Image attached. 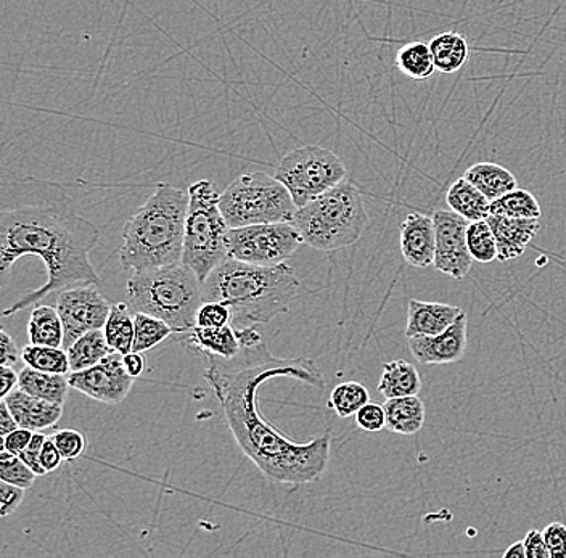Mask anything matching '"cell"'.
Returning a JSON list of instances; mask_svg holds the SVG:
<instances>
[{"label":"cell","instance_id":"e0dca14e","mask_svg":"<svg viewBox=\"0 0 566 558\" xmlns=\"http://www.w3.org/2000/svg\"><path fill=\"white\" fill-rule=\"evenodd\" d=\"M7 406L19 427L31 431L47 430L55 427L63 416V405L45 401L36 396L28 395L23 389H13L6 396Z\"/></svg>","mask_w":566,"mask_h":558},{"label":"cell","instance_id":"ac0fdd59","mask_svg":"<svg viewBox=\"0 0 566 558\" xmlns=\"http://www.w3.org/2000/svg\"><path fill=\"white\" fill-rule=\"evenodd\" d=\"M463 314L462 309L445 303H425L410 300L407 308L406 336L439 335L451 328L453 322Z\"/></svg>","mask_w":566,"mask_h":558},{"label":"cell","instance_id":"d6986e66","mask_svg":"<svg viewBox=\"0 0 566 558\" xmlns=\"http://www.w3.org/2000/svg\"><path fill=\"white\" fill-rule=\"evenodd\" d=\"M184 342L193 350L203 353V356L210 354V356L223 357V360H234L242 351L237 332L232 324L217 329L195 325L190 332L184 333Z\"/></svg>","mask_w":566,"mask_h":558},{"label":"cell","instance_id":"277c9868","mask_svg":"<svg viewBox=\"0 0 566 558\" xmlns=\"http://www.w3.org/2000/svg\"><path fill=\"white\" fill-rule=\"evenodd\" d=\"M189 192L160 182L126 223L119 250L122 269L146 272L182 262Z\"/></svg>","mask_w":566,"mask_h":558},{"label":"cell","instance_id":"836d02e7","mask_svg":"<svg viewBox=\"0 0 566 558\" xmlns=\"http://www.w3.org/2000/svg\"><path fill=\"white\" fill-rule=\"evenodd\" d=\"M467 245L474 261L490 265L498 259V242L487 219L474 221L467 229Z\"/></svg>","mask_w":566,"mask_h":558},{"label":"cell","instance_id":"f907efd6","mask_svg":"<svg viewBox=\"0 0 566 558\" xmlns=\"http://www.w3.org/2000/svg\"><path fill=\"white\" fill-rule=\"evenodd\" d=\"M504 558H526L525 543L523 540L513 543L509 549H505Z\"/></svg>","mask_w":566,"mask_h":558},{"label":"cell","instance_id":"8992f818","mask_svg":"<svg viewBox=\"0 0 566 558\" xmlns=\"http://www.w3.org/2000/svg\"><path fill=\"white\" fill-rule=\"evenodd\" d=\"M291 224L309 247L333 251L356 244L367 227L369 216L361 191L346 179L298 208Z\"/></svg>","mask_w":566,"mask_h":558},{"label":"cell","instance_id":"b9f144b4","mask_svg":"<svg viewBox=\"0 0 566 558\" xmlns=\"http://www.w3.org/2000/svg\"><path fill=\"white\" fill-rule=\"evenodd\" d=\"M33 434L34 431L28 430V428H17L12 433L2 438V451H9L12 452V454L20 455L21 452L28 448V444H30Z\"/></svg>","mask_w":566,"mask_h":558},{"label":"cell","instance_id":"e575fe53","mask_svg":"<svg viewBox=\"0 0 566 558\" xmlns=\"http://www.w3.org/2000/svg\"><path fill=\"white\" fill-rule=\"evenodd\" d=\"M38 475L30 465L9 451H0V480L15 486L30 490L36 482Z\"/></svg>","mask_w":566,"mask_h":558},{"label":"cell","instance_id":"ee69618b","mask_svg":"<svg viewBox=\"0 0 566 558\" xmlns=\"http://www.w3.org/2000/svg\"><path fill=\"white\" fill-rule=\"evenodd\" d=\"M0 366H15L21 360V351L6 330L0 332Z\"/></svg>","mask_w":566,"mask_h":558},{"label":"cell","instance_id":"52a82bcc","mask_svg":"<svg viewBox=\"0 0 566 558\" xmlns=\"http://www.w3.org/2000/svg\"><path fill=\"white\" fill-rule=\"evenodd\" d=\"M182 265L196 273L202 283L221 262L228 258L226 217L221 212V193L209 179L189 187Z\"/></svg>","mask_w":566,"mask_h":558},{"label":"cell","instance_id":"44dd1931","mask_svg":"<svg viewBox=\"0 0 566 558\" xmlns=\"http://www.w3.org/2000/svg\"><path fill=\"white\" fill-rule=\"evenodd\" d=\"M383 406L386 410V428L393 433L416 434L424 428L427 410L418 395L386 399Z\"/></svg>","mask_w":566,"mask_h":558},{"label":"cell","instance_id":"5bb4252c","mask_svg":"<svg viewBox=\"0 0 566 558\" xmlns=\"http://www.w3.org/2000/svg\"><path fill=\"white\" fill-rule=\"evenodd\" d=\"M467 319L466 312L456 322L439 333V335L413 336L409 350L418 363L425 366H445L462 360L467 351Z\"/></svg>","mask_w":566,"mask_h":558},{"label":"cell","instance_id":"484cf974","mask_svg":"<svg viewBox=\"0 0 566 558\" xmlns=\"http://www.w3.org/2000/svg\"><path fill=\"white\" fill-rule=\"evenodd\" d=\"M28 335L33 345L63 347L65 330H63L58 309L34 304L30 324H28Z\"/></svg>","mask_w":566,"mask_h":558},{"label":"cell","instance_id":"ab89813d","mask_svg":"<svg viewBox=\"0 0 566 558\" xmlns=\"http://www.w3.org/2000/svg\"><path fill=\"white\" fill-rule=\"evenodd\" d=\"M24 496H26V490H23V487L7 482L0 483V502H2L0 514H2V517H9L10 514H13L20 507Z\"/></svg>","mask_w":566,"mask_h":558},{"label":"cell","instance_id":"681fc988","mask_svg":"<svg viewBox=\"0 0 566 558\" xmlns=\"http://www.w3.org/2000/svg\"><path fill=\"white\" fill-rule=\"evenodd\" d=\"M235 332H237V339L242 347H256L265 343L261 333L256 328L235 329Z\"/></svg>","mask_w":566,"mask_h":558},{"label":"cell","instance_id":"8d00e7d4","mask_svg":"<svg viewBox=\"0 0 566 558\" xmlns=\"http://www.w3.org/2000/svg\"><path fill=\"white\" fill-rule=\"evenodd\" d=\"M51 438L57 446L58 451L62 452L65 461H75V459L81 458L87 446L86 437L81 431L72 430V428L55 431Z\"/></svg>","mask_w":566,"mask_h":558},{"label":"cell","instance_id":"7c38bea8","mask_svg":"<svg viewBox=\"0 0 566 558\" xmlns=\"http://www.w3.org/2000/svg\"><path fill=\"white\" fill-rule=\"evenodd\" d=\"M70 386L104 405H119L128 398L136 378L125 367V354L114 351L97 366L70 372Z\"/></svg>","mask_w":566,"mask_h":558},{"label":"cell","instance_id":"7a4b0ae2","mask_svg":"<svg viewBox=\"0 0 566 558\" xmlns=\"http://www.w3.org/2000/svg\"><path fill=\"white\" fill-rule=\"evenodd\" d=\"M100 232L57 189L12 191L0 210V272L6 277L23 256H38L47 270V282L3 311V318L39 304L51 293L77 286L100 287L90 262Z\"/></svg>","mask_w":566,"mask_h":558},{"label":"cell","instance_id":"f1b7e54d","mask_svg":"<svg viewBox=\"0 0 566 558\" xmlns=\"http://www.w3.org/2000/svg\"><path fill=\"white\" fill-rule=\"evenodd\" d=\"M134 312L128 303H114L104 332L111 350L131 353L134 346Z\"/></svg>","mask_w":566,"mask_h":558},{"label":"cell","instance_id":"2e32d148","mask_svg":"<svg viewBox=\"0 0 566 558\" xmlns=\"http://www.w3.org/2000/svg\"><path fill=\"white\" fill-rule=\"evenodd\" d=\"M495 242H498V261L509 262L525 253L526 247L541 229L540 219L509 217L501 214L488 216Z\"/></svg>","mask_w":566,"mask_h":558},{"label":"cell","instance_id":"f35d334b","mask_svg":"<svg viewBox=\"0 0 566 558\" xmlns=\"http://www.w3.org/2000/svg\"><path fill=\"white\" fill-rule=\"evenodd\" d=\"M543 533L551 558H566V526L564 523H551Z\"/></svg>","mask_w":566,"mask_h":558},{"label":"cell","instance_id":"603a6c76","mask_svg":"<svg viewBox=\"0 0 566 558\" xmlns=\"http://www.w3.org/2000/svg\"><path fill=\"white\" fill-rule=\"evenodd\" d=\"M463 178L469 179L490 202L501 198L505 193L515 191L519 185L515 175L510 173L508 168L499 167L495 163L473 164L466 171Z\"/></svg>","mask_w":566,"mask_h":558},{"label":"cell","instance_id":"9a60e30c","mask_svg":"<svg viewBox=\"0 0 566 558\" xmlns=\"http://www.w3.org/2000/svg\"><path fill=\"white\" fill-rule=\"evenodd\" d=\"M436 235L434 216L410 213L401 224V253L407 265L430 268L435 265Z\"/></svg>","mask_w":566,"mask_h":558},{"label":"cell","instance_id":"60d3db41","mask_svg":"<svg viewBox=\"0 0 566 558\" xmlns=\"http://www.w3.org/2000/svg\"><path fill=\"white\" fill-rule=\"evenodd\" d=\"M47 438L49 437H45L42 431H34L30 444H28V448L24 449V451L20 454V458L23 459V461L26 462L31 469H33V472L36 473L38 476L47 475L41 465L42 446H44L45 441H47Z\"/></svg>","mask_w":566,"mask_h":558},{"label":"cell","instance_id":"6da1fadb","mask_svg":"<svg viewBox=\"0 0 566 558\" xmlns=\"http://www.w3.org/2000/svg\"><path fill=\"white\" fill-rule=\"evenodd\" d=\"M206 382L223 407L235 443L266 480L282 484H308L321 479L330 461L332 434L295 443L267 422L259 410V388L273 378H293L312 388H325L321 368L305 357H276L265 343L242 347L234 360L205 354Z\"/></svg>","mask_w":566,"mask_h":558},{"label":"cell","instance_id":"7bdbcfd3","mask_svg":"<svg viewBox=\"0 0 566 558\" xmlns=\"http://www.w3.org/2000/svg\"><path fill=\"white\" fill-rule=\"evenodd\" d=\"M523 543H525L526 558H551L544 533L540 529H531Z\"/></svg>","mask_w":566,"mask_h":558},{"label":"cell","instance_id":"4dcf8cb0","mask_svg":"<svg viewBox=\"0 0 566 558\" xmlns=\"http://www.w3.org/2000/svg\"><path fill=\"white\" fill-rule=\"evenodd\" d=\"M21 360L26 366L38 368L51 374L68 375L72 372L70 367L68 353L63 347L33 345L21 350Z\"/></svg>","mask_w":566,"mask_h":558},{"label":"cell","instance_id":"d590c367","mask_svg":"<svg viewBox=\"0 0 566 558\" xmlns=\"http://www.w3.org/2000/svg\"><path fill=\"white\" fill-rule=\"evenodd\" d=\"M228 324H232V312L226 304L220 303V301H203L196 312L195 325L217 329Z\"/></svg>","mask_w":566,"mask_h":558},{"label":"cell","instance_id":"c3c4849f","mask_svg":"<svg viewBox=\"0 0 566 558\" xmlns=\"http://www.w3.org/2000/svg\"><path fill=\"white\" fill-rule=\"evenodd\" d=\"M17 428H20L19 423L13 419L6 399H2V401H0V437H7V434L12 433Z\"/></svg>","mask_w":566,"mask_h":558},{"label":"cell","instance_id":"bcb514c9","mask_svg":"<svg viewBox=\"0 0 566 558\" xmlns=\"http://www.w3.org/2000/svg\"><path fill=\"white\" fill-rule=\"evenodd\" d=\"M20 372H15L12 366H0V380H2V391L0 396L6 398L19 386Z\"/></svg>","mask_w":566,"mask_h":558},{"label":"cell","instance_id":"7dc6e473","mask_svg":"<svg viewBox=\"0 0 566 558\" xmlns=\"http://www.w3.org/2000/svg\"><path fill=\"white\" fill-rule=\"evenodd\" d=\"M146 356L143 353H137V351H131V353L125 354V367L128 371L129 375H132L134 378L140 377L146 371Z\"/></svg>","mask_w":566,"mask_h":558},{"label":"cell","instance_id":"ffe728a7","mask_svg":"<svg viewBox=\"0 0 566 558\" xmlns=\"http://www.w3.org/2000/svg\"><path fill=\"white\" fill-rule=\"evenodd\" d=\"M28 395L45 399V401L65 405L68 398L70 386L68 375L51 374V372L38 371L30 366H24L20 371L19 386Z\"/></svg>","mask_w":566,"mask_h":558},{"label":"cell","instance_id":"1f68e13d","mask_svg":"<svg viewBox=\"0 0 566 558\" xmlns=\"http://www.w3.org/2000/svg\"><path fill=\"white\" fill-rule=\"evenodd\" d=\"M490 212L491 214H501V216L526 217V219H540L543 214L536 196L519 187L491 202Z\"/></svg>","mask_w":566,"mask_h":558},{"label":"cell","instance_id":"7402d4cb","mask_svg":"<svg viewBox=\"0 0 566 558\" xmlns=\"http://www.w3.org/2000/svg\"><path fill=\"white\" fill-rule=\"evenodd\" d=\"M449 208L459 213L470 223L474 221L488 219L491 212V202L469 181V179L460 178L449 187L446 195Z\"/></svg>","mask_w":566,"mask_h":558},{"label":"cell","instance_id":"d4e9b609","mask_svg":"<svg viewBox=\"0 0 566 558\" xmlns=\"http://www.w3.org/2000/svg\"><path fill=\"white\" fill-rule=\"evenodd\" d=\"M421 389V378L417 367L404 360L392 361L385 364L378 391L386 399L403 398V396L418 395Z\"/></svg>","mask_w":566,"mask_h":558},{"label":"cell","instance_id":"30bf717a","mask_svg":"<svg viewBox=\"0 0 566 558\" xmlns=\"http://www.w3.org/2000/svg\"><path fill=\"white\" fill-rule=\"evenodd\" d=\"M305 244L291 223L255 224L228 230V258L258 266L288 261Z\"/></svg>","mask_w":566,"mask_h":558},{"label":"cell","instance_id":"4316f807","mask_svg":"<svg viewBox=\"0 0 566 558\" xmlns=\"http://www.w3.org/2000/svg\"><path fill=\"white\" fill-rule=\"evenodd\" d=\"M66 353H68L72 372H79L97 366L108 354L114 353V350L108 345L104 329H100L84 333L83 336H79V339L66 350Z\"/></svg>","mask_w":566,"mask_h":558},{"label":"cell","instance_id":"74e56055","mask_svg":"<svg viewBox=\"0 0 566 558\" xmlns=\"http://www.w3.org/2000/svg\"><path fill=\"white\" fill-rule=\"evenodd\" d=\"M354 419H356L357 427L361 430L369 431V433H377V431L386 428L385 406L369 401L367 405L362 406L357 410Z\"/></svg>","mask_w":566,"mask_h":558},{"label":"cell","instance_id":"f6af8a7d","mask_svg":"<svg viewBox=\"0 0 566 558\" xmlns=\"http://www.w3.org/2000/svg\"><path fill=\"white\" fill-rule=\"evenodd\" d=\"M63 461H65V459H63L62 452L58 451L57 446H55L54 441H52V438L49 437L47 441H45L44 446H42V469L45 470V473L55 472V470L62 465Z\"/></svg>","mask_w":566,"mask_h":558},{"label":"cell","instance_id":"f546056e","mask_svg":"<svg viewBox=\"0 0 566 558\" xmlns=\"http://www.w3.org/2000/svg\"><path fill=\"white\" fill-rule=\"evenodd\" d=\"M174 333V330L161 321V319L154 318V315L146 314V312H136L134 314V346L132 351L137 353H147L164 340L170 339Z\"/></svg>","mask_w":566,"mask_h":558},{"label":"cell","instance_id":"8fae6325","mask_svg":"<svg viewBox=\"0 0 566 558\" xmlns=\"http://www.w3.org/2000/svg\"><path fill=\"white\" fill-rule=\"evenodd\" d=\"M111 307L114 303L94 283L60 291L57 309L65 330L63 350H68L84 333L104 329Z\"/></svg>","mask_w":566,"mask_h":558},{"label":"cell","instance_id":"9c48e42d","mask_svg":"<svg viewBox=\"0 0 566 558\" xmlns=\"http://www.w3.org/2000/svg\"><path fill=\"white\" fill-rule=\"evenodd\" d=\"M274 175L288 189L298 208L346 181L339 154L319 146H305L280 158Z\"/></svg>","mask_w":566,"mask_h":558},{"label":"cell","instance_id":"d6a6232c","mask_svg":"<svg viewBox=\"0 0 566 558\" xmlns=\"http://www.w3.org/2000/svg\"><path fill=\"white\" fill-rule=\"evenodd\" d=\"M369 401H371V395L364 385L357 384V382H344L333 388L329 407L335 410L337 416L341 419H348V417L356 416L357 410Z\"/></svg>","mask_w":566,"mask_h":558},{"label":"cell","instance_id":"ba28073f","mask_svg":"<svg viewBox=\"0 0 566 558\" xmlns=\"http://www.w3.org/2000/svg\"><path fill=\"white\" fill-rule=\"evenodd\" d=\"M221 212L228 227L255 226V224L291 223L298 212L297 203L288 189L276 175L246 173L221 192Z\"/></svg>","mask_w":566,"mask_h":558},{"label":"cell","instance_id":"83f0119b","mask_svg":"<svg viewBox=\"0 0 566 558\" xmlns=\"http://www.w3.org/2000/svg\"><path fill=\"white\" fill-rule=\"evenodd\" d=\"M396 66L403 75L414 81L428 79L435 75L436 66L428 42H409L397 51Z\"/></svg>","mask_w":566,"mask_h":558},{"label":"cell","instance_id":"3957f363","mask_svg":"<svg viewBox=\"0 0 566 558\" xmlns=\"http://www.w3.org/2000/svg\"><path fill=\"white\" fill-rule=\"evenodd\" d=\"M203 300L232 312L234 329L256 328L285 314L300 293V280L287 262L258 266L227 258L206 277Z\"/></svg>","mask_w":566,"mask_h":558},{"label":"cell","instance_id":"4fadbf2b","mask_svg":"<svg viewBox=\"0 0 566 558\" xmlns=\"http://www.w3.org/2000/svg\"><path fill=\"white\" fill-rule=\"evenodd\" d=\"M436 251L434 268L452 279L469 276L473 266V256L467 245V229L470 221L456 212L438 210L434 214Z\"/></svg>","mask_w":566,"mask_h":558},{"label":"cell","instance_id":"5b68a950","mask_svg":"<svg viewBox=\"0 0 566 558\" xmlns=\"http://www.w3.org/2000/svg\"><path fill=\"white\" fill-rule=\"evenodd\" d=\"M126 298L134 314L154 315L181 335L195 328L196 312L205 301L202 280L182 262L134 272L128 280Z\"/></svg>","mask_w":566,"mask_h":558},{"label":"cell","instance_id":"cb8c5ba5","mask_svg":"<svg viewBox=\"0 0 566 558\" xmlns=\"http://www.w3.org/2000/svg\"><path fill=\"white\" fill-rule=\"evenodd\" d=\"M428 44L434 55L436 72L452 75L469 62L470 47L462 34L446 31L431 39Z\"/></svg>","mask_w":566,"mask_h":558}]
</instances>
